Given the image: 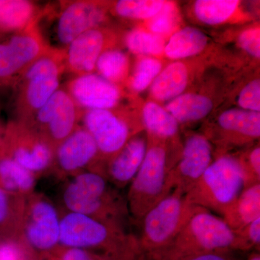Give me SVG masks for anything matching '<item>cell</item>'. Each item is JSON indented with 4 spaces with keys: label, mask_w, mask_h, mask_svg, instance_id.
<instances>
[{
    "label": "cell",
    "mask_w": 260,
    "mask_h": 260,
    "mask_svg": "<svg viewBox=\"0 0 260 260\" xmlns=\"http://www.w3.org/2000/svg\"><path fill=\"white\" fill-rule=\"evenodd\" d=\"M59 246L102 253L114 260H150L139 238L126 229L69 211L61 214Z\"/></svg>",
    "instance_id": "1"
},
{
    "label": "cell",
    "mask_w": 260,
    "mask_h": 260,
    "mask_svg": "<svg viewBox=\"0 0 260 260\" xmlns=\"http://www.w3.org/2000/svg\"><path fill=\"white\" fill-rule=\"evenodd\" d=\"M62 192L67 211L82 214L125 229L130 215L126 200L100 173L86 170L71 177Z\"/></svg>",
    "instance_id": "2"
},
{
    "label": "cell",
    "mask_w": 260,
    "mask_h": 260,
    "mask_svg": "<svg viewBox=\"0 0 260 260\" xmlns=\"http://www.w3.org/2000/svg\"><path fill=\"white\" fill-rule=\"evenodd\" d=\"M234 232L223 218L200 208L151 260H190L212 253L234 251Z\"/></svg>",
    "instance_id": "3"
},
{
    "label": "cell",
    "mask_w": 260,
    "mask_h": 260,
    "mask_svg": "<svg viewBox=\"0 0 260 260\" xmlns=\"http://www.w3.org/2000/svg\"><path fill=\"white\" fill-rule=\"evenodd\" d=\"M178 159L166 142L148 137L144 160L129 184L126 198L130 216L135 220L141 221L149 210L171 192L168 177Z\"/></svg>",
    "instance_id": "4"
},
{
    "label": "cell",
    "mask_w": 260,
    "mask_h": 260,
    "mask_svg": "<svg viewBox=\"0 0 260 260\" xmlns=\"http://www.w3.org/2000/svg\"><path fill=\"white\" fill-rule=\"evenodd\" d=\"M64 51L52 47L28 68L15 85L16 119L28 121L60 88Z\"/></svg>",
    "instance_id": "5"
},
{
    "label": "cell",
    "mask_w": 260,
    "mask_h": 260,
    "mask_svg": "<svg viewBox=\"0 0 260 260\" xmlns=\"http://www.w3.org/2000/svg\"><path fill=\"white\" fill-rule=\"evenodd\" d=\"M244 189L237 156L225 153L215 156L209 167L185 194L191 204L221 215Z\"/></svg>",
    "instance_id": "6"
},
{
    "label": "cell",
    "mask_w": 260,
    "mask_h": 260,
    "mask_svg": "<svg viewBox=\"0 0 260 260\" xmlns=\"http://www.w3.org/2000/svg\"><path fill=\"white\" fill-rule=\"evenodd\" d=\"M200 208L174 189L149 210L140 221L142 232L138 237L149 259L169 245Z\"/></svg>",
    "instance_id": "7"
},
{
    "label": "cell",
    "mask_w": 260,
    "mask_h": 260,
    "mask_svg": "<svg viewBox=\"0 0 260 260\" xmlns=\"http://www.w3.org/2000/svg\"><path fill=\"white\" fill-rule=\"evenodd\" d=\"M80 123L96 143L103 172L108 160L133 136L144 131L140 116L124 106L114 109L83 111Z\"/></svg>",
    "instance_id": "8"
},
{
    "label": "cell",
    "mask_w": 260,
    "mask_h": 260,
    "mask_svg": "<svg viewBox=\"0 0 260 260\" xmlns=\"http://www.w3.org/2000/svg\"><path fill=\"white\" fill-rule=\"evenodd\" d=\"M60 221L54 203L34 191L25 198L20 237L37 258L47 257L60 246Z\"/></svg>",
    "instance_id": "9"
},
{
    "label": "cell",
    "mask_w": 260,
    "mask_h": 260,
    "mask_svg": "<svg viewBox=\"0 0 260 260\" xmlns=\"http://www.w3.org/2000/svg\"><path fill=\"white\" fill-rule=\"evenodd\" d=\"M42 18L0 41V86H15L24 73L52 47L39 27Z\"/></svg>",
    "instance_id": "10"
},
{
    "label": "cell",
    "mask_w": 260,
    "mask_h": 260,
    "mask_svg": "<svg viewBox=\"0 0 260 260\" xmlns=\"http://www.w3.org/2000/svg\"><path fill=\"white\" fill-rule=\"evenodd\" d=\"M3 153L37 177L52 169L54 149L26 121L15 119L8 123Z\"/></svg>",
    "instance_id": "11"
},
{
    "label": "cell",
    "mask_w": 260,
    "mask_h": 260,
    "mask_svg": "<svg viewBox=\"0 0 260 260\" xmlns=\"http://www.w3.org/2000/svg\"><path fill=\"white\" fill-rule=\"evenodd\" d=\"M83 113L66 88L60 86L26 121L55 150L80 125Z\"/></svg>",
    "instance_id": "12"
},
{
    "label": "cell",
    "mask_w": 260,
    "mask_h": 260,
    "mask_svg": "<svg viewBox=\"0 0 260 260\" xmlns=\"http://www.w3.org/2000/svg\"><path fill=\"white\" fill-rule=\"evenodd\" d=\"M124 32L105 25L80 35L63 49L65 73L73 77L95 73L103 53L123 47Z\"/></svg>",
    "instance_id": "13"
},
{
    "label": "cell",
    "mask_w": 260,
    "mask_h": 260,
    "mask_svg": "<svg viewBox=\"0 0 260 260\" xmlns=\"http://www.w3.org/2000/svg\"><path fill=\"white\" fill-rule=\"evenodd\" d=\"M112 1L71 0L59 2L55 26L58 49H64L80 35L108 25Z\"/></svg>",
    "instance_id": "14"
},
{
    "label": "cell",
    "mask_w": 260,
    "mask_h": 260,
    "mask_svg": "<svg viewBox=\"0 0 260 260\" xmlns=\"http://www.w3.org/2000/svg\"><path fill=\"white\" fill-rule=\"evenodd\" d=\"M203 134L218 148L215 157L259 139L260 113L232 108L219 114L215 125Z\"/></svg>",
    "instance_id": "15"
},
{
    "label": "cell",
    "mask_w": 260,
    "mask_h": 260,
    "mask_svg": "<svg viewBox=\"0 0 260 260\" xmlns=\"http://www.w3.org/2000/svg\"><path fill=\"white\" fill-rule=\"evenodd\" d=\"M215 158L213 147L203 133L186 134L179 158L170 171L168 187L185 194L203 176Z\"/></svg>",
    "instance_id": "16"
},
{
    "label": "cell",
    "mask_w": 260,
    "mask_h": 260,
    "mask_svg": "<svg viewBox=\"0 0 260 260\" xmlns=\"http://www.w3.org/2000/svg\"><path fill=\"white\" fill-rule=\"evenodd\" d=\"M51 170L59 178L71 177L86 170L103 174L99 149L88 130L82 125L78 126L56 147Z\"/></svg>",
    "instance_id": "17"
},
{
    "label": "cell",
    "mask_w": 260,
    "mask_h": 260,
    "mask_svg": "<svg viewBox=\"0 0 260 260\" xmlns=\"http://www.w3.org/2000/svg\"><path fill=\"white\" fill-rule=\"evenodd\" d=\"M64 88L83 111L116 109L126 98L123 87L95 73L73 77Z\"/></svg>",
    "instance_id": "18"
},
{
    "label": "cell",
    "mask_w": 260,
    "mask_h": 260,
    "mask_svg": "<svg viewBox=\"0 0 260 260\" xmlns=\"http://www.w3.org/2000/svg\"><path fill=\"white\" fill-rule=\"evenodd\" d=\"M147 148L148 137L145 132L135 135L106 162L104 177L117 189L129 185L144 160Z\"/></svg>",
    "instance_id": "19"
},
{
    "label": "cell",
    "mask_w": 260,
    "mask_h": 260,
    "mask_svg": "<svg viewBox=\"0 0 260 260\" xmlns=\"http://www.w3.org/2000/svg\"><path fill=\"white\" fill-rule=\"evenodd\" d=\"M194 78V67L190 61H171L149 88L151 101L164 104L185 93Z\"/></svg>",
    "instance_id": "20"
},
{
    "label": "cell",
    "mask_w": 260,
    "mask_h": 260,
    "mask_svg": "<svg viewBox=\"0 0 260 260\" xmlns=\"http://www.w3.org/2000/svg\"><path fill=\"white\" fill-rule=\"evenodd\" d=\"M140 121L147 136L166 142L173 150L181 153L179 125L164 106L149 100L142 107Z\"/></svg>",
    "instance_id": "21"
},
{
    "label": "cell",
    "mask_w": 260,
    "mask_h": 260,
    "mask_svg": "<svg viewBox=\"0 0 260 260\" xmlns=\"http://www.w3.org/2000/svg\"><path fill=\"white\" fill-rule=\"evenodd\" d=\"M164 107L181 125L203 120L213 110L215 103L208 94L186 91Z\"/></svg>",
    "instance_id": "22"
},
{
    "label": "cell",
    "mask_w": 260,
    "mask_h": 260,
    "mask_svg": "<svg viewBox=\"0 0 260 260\" xmlns=\"http://www.w3.org/2000/svg\"><path fill=\"white\" fill-rule=\"evenodd\" d=\"M210 38L195 27H181L168 39L164 56L171 61L186 60L203 54L208 47Z\"/></svg>",
    "instance_id": "23"
},
{
    "label": "cell",
    "mask_w": 260,
    "mask_h": 260,
    "mask_svg": "<svg viewBox=\"0 0 260 260\" xmlns=\"http://www.w3.org/2000/svg\"><path fill=\"white\" fill-rule=\"evenodd\" d=\"M220 216L232 231L260 218V184L244 188Z\"/></svg>",
    "instance_id": "24"
},
{
    "label": "cell",
    "mask_w": 260,
    "mask_h": 260,
    "mask_svg": "<svg viewBox=\"0 0 260 260\" xmlns=\"http://www.w3.org/2000/svg\"><path fill=\"white\" fill-rule=\"evenodd\" d=\"M241 5L239 0H197L191 5V14L202 25L220 26L239 20Z\"/></svg>",
    "instance_id": "25"
},
{
    "label": "cell",
    "mask_w": 260,
    "mask_h": 260,
    "mask_svg": "<svg viewBox=\"0 0 260 260\" xmlns=\"http://www.w3.org/2000/svg\"><path fill=\"white\" fill-rule=\"evenodd\" d=\"M35 2L28 0H0V30L14 34L27 28L44 14Z\"/></svg>",
    "instance_id": "26"
},
{
    "label": "cell",
    "mask_w": 260,
    "mask_h": 260,
    "mask_svg": "<svg viewBox=\"0 0 260 260\" xmlns=\"http://www.w3.org/2000/svg\"><path fill=\"white\" fill-rule=\"evenodd\" d=\"M37 177L4 153L0 157V187L7 192L26 198L34 192Z\"/></svg>",
    "instance_id": "27"
},
{
    "label": "cell",
    "mask_w": 260,
    "mask_h": 260,
    "mask_svg": "<svg viewBox=\"0 0 260 260\" xmlns=\"http://www.w3.org/2000/svg\"><path fill=\"white\" fill-rule=\"evenodd\" d=\"M131 70L129 54L122 48H114L101 55L95 73L108 81L124 88Z\"/></svg>",
    "instance_id": "28"
},
{
    "label": "cell",
    "mask_w": 260,
    "mask_h": 260,
    "mask_svg": "<svg viewBox=\"0 0 260 260\" xmlns=\"http://www.w3.org/2000/svg\"><path fill=\"white\" fill-rule=\"evenodd\" d=\"M123 47L131 54L138 56L160 58L164 56L167 40L148 31L143 26L135 27L124 32Z\"/></svg>",
    "instance_id": "29"
},
{
    "label": "cell",
    "mask_w": 260,
    "mask_h": 260,
    "mask_svg": "<svg viewBox=\"0 0 260 260\" xmlns=\"http://www.w3.org/2000/svg\"><path fill=\"white\" fill-rule=\"evenodd\" d=\"M165 65L160 58L138 56L130 72L126 88L133 94L143 93L150 88Z\"/></svg>",
    "instance_id": "30"
},
{
    "label": "cell",
    "mask_w": 260,
    "mask_h": 260,
    "mask_svg": "<svg viewBox=\"0 0 260 260\" xmlns=\"http://www.w3.org/2000/svg\"><path fill=\"white\" fill-rule=\"evenodd\" d=\"M164 0H119L112 1L110 15L125 20L147 21L161 10Z\"/></svg>",
    "instance_id": "31"
},
{
    "label": "cell",
    "mask_w": 260,
    "mask_h": 260,
    "mask_svg": "<svg viewBox=\"0 0 260 260\" xmlns=\"http://www.w3.org/2000/svg\"><path fill=\"white\" fill-rule=\"evenodd\" d=\"M182 18L177 3L165 1L161 10L141 26L154 34L168 39L181 28Z\"/></svg>",
    "instance_id": "32"
},
{
    "label": "cell",
    "mask_w": 260,
    "mask_h": 260,
    "mask_svg": "<svg viewBox=\"0 0 260 260\" xmlns=\"http://www.w3.org/2000/svg\"><path fill=\"white\" fill-rule=\"evenodd\" d=\"M25 198L10 194L0 187V226L9 224L20 236Z\"/></svg>",
    "instance_id": "33"
},
{
    "label": "cell",
    "mask_w": 260,
    "mask_h": 260,
    "mask_svg": "<svg viewBox=\"0 0 260 260\" xmlns=\"http://www.w3.org/2000/svg\"><path fill=\"white\" fill-rule=\"evenodd\" d=\"M236 156L242 171L244 188L260 184L259 143L249 145V148Z\"/></svg>",
    "instance_id": "34"
},
{
    "label": "cell",
    "mask_w": 260,
    "mask_h": 260,
    "mask_svg": "<svg viewBox=\"0 0 260 260\" xmlns=\"http://www.w3.org/2000/svg\"><path fill=\"white\" fill-rule=\"evenodd\" d=\"M233 232L234 251H260V218Z\"/></svg>",
    "instance_id": "35"
},
{
    "label": "cell",
    "mask_w": 260,
    "mask_h": 260,
    "mask_svg": "<svg viewBox=\"0 0 260 260\" xmlns=\"http://www.w3.org/2000/svg\"><path fill=\"white\" fill-rule=\"evenodd\" d=\"M237 47L256 60L260 58V28L254 24L242 29L235 38Z\"/></svg>",
    "instance_id": "36"
},
{
    "label": "cell",
    "mask_w": 260,
    "mask_h": 260,
    "mask_svg": "<svg viewBox=\"0 0 260 260\" xmlns=\"http://www.w3.org/2000/svg\"><path fill=\"white\" fill-rule=\"evenodd\" d=\"M239 109L251 112H260V79L250 80L241 88L237 96Z\"/></svg>",
    "instance_id": "37"
},
{
    "label": "cell",
    "mask_w": 260,
    "mask_h": 260,
    "mask_svg": "<svg viewBox=\"0 0 260 260\" xmlns=\"http://www.w3.org/2000/svg\"><path fill=\"white\" fill-rule=\"evenodd\" d=\"M37 258L21 238L11 237L0 242V260H31Z\"/></svg>",
    "instance_id": "38"
},
{
    "label": "cell",
    "mask_w": 260,
    "mask_h": 260,
    "mask_svg": "<svg viewBox=\"0 0 260 260\" xmlns=\"http://www.w3.org/2000/svg\"><path fill=\"white\" fill-rule=\"evenodd\" d=\"M50 260H114L110 256L80 248L59 246L48 256Z\"/></svg>",
    "instance_id": "39"
},
{
    "label": "cell",
    "mask_w": 260,
    "mask_h": 260,
    "mask_svg": "<svg viewBox=\"0 0 260 260\" xmlns=\"http://www.w3.org/2000/svg\"><path fill=\"white\" fill-rule=\"evenodd\" d=\"M236 251H223L198 256L190 260H244L236 254Z\"/></svg>",
    "instance_id": "40"
},
{
    "label": "cell",
    "mask_w": 260,
    "mask_h": 260,
    "mask_svg": "<svg viewBox=\"0 0 260 260\" xmlns=\"http://www.w3.org/2000/svg\"><path fill=\"white\" fill-rule=\"evenodd\" d=\"M246 260H260V251H251Z\"/></svg>",
    "instance_id": "41"
},
{
    "label": "cell",
    "mask_w": 260,
    "mask_h": 260,
    "mask_svg": "<svg viewBox=\"0 0 260 260\" xmlns=\"http://www.w3.org/2000/svg\"><path fill=\"white\" fill-rule=\"evenodd\" d=\"M3 137H4V129H0V157L3 155Z\"/></svg>",
    "instance_id": "42"
},
{
    "label": "cell",
    "mask_w": 260,
    "mask_h": 260,
    "mask_svg": "<svg viewBox=\"0 0 260 260\" xmlns=\"http://www.w3.org/2000/svg\"><path fill=\"white\" fill-rule=\"evenodd\" d=\"M31 260H50L49 259V257H45V258H35V259H32Z\"/></svg>",
    "instance_id": "43"
},
{
    "label": "cell",
    "mask_w": 260,
    "mask_h": 260,
    "mask_svg": "<svg viewBox=\"0 0 260 260\" xmlns=\"http://www.w3.org/2000/svg\"><path fill=\"white\" fill-rule=\"evenodd\" d=\"M4 35V34H3V32L0 30V39H1L2 37H3V36Z\"/></svg>",
    "instance_id": "44"
}]
</instances>
